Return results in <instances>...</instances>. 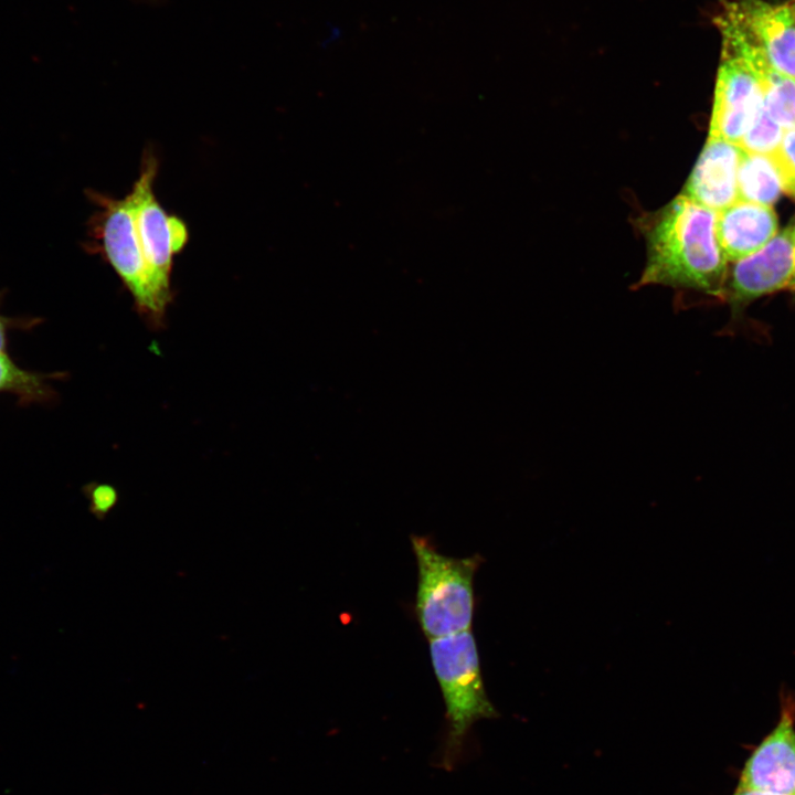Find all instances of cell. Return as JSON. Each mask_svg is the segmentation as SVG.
I'll list each match as a JSON object with an SVG mask.
<instances>
[{
    "label": "cell",
    "instance_id": "obj_1",
    "mask_svg": "<svg viewBox=\"0 0 795 795\" xmlns=\"http://www.w3.org/2000/svg\"><path fill=\"white\" fill-rule=\"evenodd\" d=\"M717 211L683 194L642 220L646 262L634 288L661 285L723 299L728 274L716 233Z\"/></svg>",
    "mask_w": 795,
    "mask_h": 795
},
{
    "label": "cell",
    "instance_id": "obj_2",
    "mask_svg": "<svg viewBox=\"0 0 795 795\" xmlns=\"http://www.w3.org/2000/svg\"><path fill=\"white\" fill-rule=\"evenodd\" d=\"M97 210L88 222L84 247L99 253L130 293L135 308L152 329L166 325L172 290L165 289L150 273L138 241L130 194L114 199L94 190L86 191Z\"/></svg>",
    "mask_w": 795,
    "mask_h": 795
},
{
    "label": "cell",
    "instance_id": "obj_3",
    "mask_svg": "<svg viewBox=\"0 0 795 795\" xmlns=\"http://www.w3.org/2000/svg\"><path fill=\"white\" fill-rule=\"evenodd\" d=\"M418 579L415 612L431 640L470 629L474 616V576L480 556H447L425 537L413 536Z\"/></svg>",
    "mask_w": 795,
    "mask_h": 795
},
{
    "label": "cell",
    "instance_id": "obj_4",
    "mask_svg": "<svg viewBox=\"0 0 795 795\" xmlns=\"http://www.w3.org/2000/svg\"><path fill=\"white\" fill-rule=\"evenodd\" d=\"M430 656L453 739H462L477 720L496 716L484 688L477 646L470 629L431 639Z\"/></svg>",
    "mask_w": 795,
    "mask_h": 795
},
{
    "label": "cell",
    "instance_id": "obj_5",
    "mask_svg": "<svg viewBox=\"0 0 795 795\" xmlns=\"http://www.w3.org/2000/svg\"><path fill=\"white\" fill-rule=\"evenodd\" d=\"M781 290L795 292V222L728 268L723 299L734 318L749 303Z\"/></svg>",
    "mask_w": 795,
    "mask_h": 795
},
{
    "label": "cell",
    "instance_id": "obj_6",
    "mask_svg": "<svg viewBox=\"0 0 795 795\" xmlns=\"http://www.w3.org/2000/svg\"><path fill=\"white\" fill-rule=\"evenodd\" d=\"M736 788L795 795V693L780 691L778 718L746 757Z\"/></svg>",
    "mask_w": 795,
    "mask_h": 795
},
{
    "label": "cell",
    "instance_id": "obj_7",
    "mask_svg": "<svg viewBox=\"0 0 795 795\" xmlns=\"http://www.w3.org/2000/svg\"><path fill=\"white\" fill-rule=\"evenodd\" d=\"M721 44L709 136L738 145L763 108V93L743 57Z\"/></svg>",
    "mask_w": 795,
    "mask_h": 795
},
{
    "label": "cell",
    "instance_id": "obj_8",
    "mask_svg": "<svg viewBox=\"0 0 795 795\" xmlns=\"http://www.w3.org/2000/svg\"><path fill=\"white\" fill-rule=\"evenodd\" d=\"M717 14L759 47L774 68L795 78V15L789 3L721 0Z\"/></svg>",
    "mask_w": 795,
    "mask_h": 795
},
{
    "label": "cell",
    "instance_id": "obj_9",
    "mask_svg": "<svg viewBox=\"0 0 795 795\" xmlns=\"http://www.w3.org/2000/svg\"><path fill=\"white\" fill-rule=\"evenodd\" d=\"M741 152L738 145L709 136L681 194L717 212L732 204Z\"/></svg>",
    "mask_w": 795,
    "mask_h": 795
},
{
    "label": "cell",
    "instance_id": "obj_10",
    "mask_svg": "<svg viewBox=\"0 0 795 795\" xmlns=\"http://www.w3.org/2000/svg\"><path fill=\"white\" fill-rule=\"evenodd\" d=\"M776 231L777 218L771 205L736 200L717 212V239L728 263L756 253Z\"/></svg>",
    "mask_w": 795,
    "mask_h": 795
},
{
    "label": "cell",
    "instance_id": "obj_11",
    "mask_svg": "<svg viewBox=\"0 0 795 795\" xmlns=\"http://www.w3.org/2000/svg\"><path fill=\"white\" fill-rule=\"evenodd\" d=\"M738 200L772 205L781 195V176L768 156L742 150L738 174Z\"/></svg>",
    "mask_w": 795,
    "mask_h": 795
},
{
    "label": "cell",
    "instance_id": "obj_12",
    "mask_svg": "<svg viewBox=\"0 0 795 795\" xmlns=\"http://www.w3.org/2000/svg\"><path fill=\"white\" fill-rule=\"evenodd\" d=\"M783 134L784 129L772 118L763 105L762 110L738 146L746 152L770 157L777 150Z\"/></svg>",
    "mask_w": 795,
    "mask_h": 795
},
{
    "label": "cell",
    "instance_id": "obj_13",
    "mask_svg": "<svg viewBox=\"0 0 795 795\" xmlns=\"http://www.w3.org/2000/svg\"><path fill=\"white\" fill-rule=\"evenodd\" d=\"M783 183V190L795 198V129L784 130L777 150L770 156Z\"/></svg>",
    "mask_w": 795,
    "mask_h": 795
},
{
    "label": "cell",
    "instance_id": "obj_14",
    "mask_svg": "<svg viewBox=\"0 0 795 795\" xmlns=\"http://www.w3.org/2000/svg\"><path fill=\"white\" fill-rule=\"evenodd\" d=\"M87 495L89 509L98 518H104L117 501L116 490L108 485L89 486Z\"/></svg>",
    "mask_w": 795,
    "mask_h": 795
},
{
    "label": "cell",
    "instance_id": "obj_15",
    "mask_svg": "<svg viewBox=\"0 0 795 795\" xmlns=\"http://www.w3.org/2000/svg\"><path fill=\"white\" fill-rule=\"evenodd\" d=\"M732 795H781V794L760 792V791H753V789L735 788V791L733 792Z\"/></svg>",
    "mask_w": 795,
    "mask_h": 795
},
{
    "label": "cell",
    "instance_id": "obj_16",
    "mask_svg": "<svg viewBox=\"0 0 795 795\" xmlns=\"http://www.w3.org/2000/svg\"><path fill=\"white\" fill-rule=\"evenodd\" d=\"M141 1H147V2H150V3H158V2H160L161 0H141Z\"/></svg>",
    "mask_w": 795,
    "mask_h": 795
},
{
    "label": "cell",
    "instance_id": "obj_17",
    "mask_svg": "<svg viewBox=\"0 0 795 795\" xmlns=\"http://www.w3.org/2000/svg\"><path fill=\"white\" fill-rule=\"evenodd\" d=\"M791 6H792V9H793V11H794V13H795V2H794L793 4H791Z\"/></svg>",
    "mask_w": 795,
    "mask_h": 795
},
{
    "label": "cell",
    "instance_id": "obj_18",
    "mask_svg": "<svg viewBox=\"0 0 795 795\" xmlns=\"http://www.w3.org/2000/svg\"><path fill=\"white\" fill-rule=\"evenodd\" d=\"M793 12H794V11H793ZM794 15H795V13H794Z\"/></svg>",
    "mask_w": 795,
    "mask_h": 795
}]
</instances>
